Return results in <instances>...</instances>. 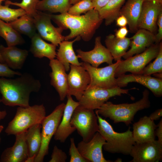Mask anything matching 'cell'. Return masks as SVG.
I'll use <instances>...</instances> for the list:
<instances>
[{"mask_svg":"<svg viewBox=\"0 0 162 162\" xmlns=\"http://www.w3.org/2000/svg\"><path fill=\"white\" fill-rule=\"evenodd\" d=\"M26 131L15 135L16 140L14 145L6 148L3 152L1 156L0 162H25L28 157Z\"/></svg>","mask_w":162,"mask_h":162,"instance_id":"20","label":"cell"},{"mask_svg":"<svg viewBox=\"0 0 162 162\" xmlns=\"http://www.w3.org/2000/svg\"><path fill=\"white\" fill-rule=\"evenodd\" d=\"M105 143L104 138L97 132L89 141L82 140L78 143L77 147L82 155L89 162H112L104 157L102 148Z\"/></svg>","mask_w":162,"mask_h":162,"instance_id":"15","label":"cell"},{"mask_svg":"<svg viewBox=\"0 0 162 162\" xmlns=\"http://www.w3.org/2000/svg\"><path fill=\"white\" fill-rule=\"evenodd\" d=\"M46 116V110L43 104L18 106L14 118L8 123L5 132L8 135H15L35 124H41Z\"/></svg>","mask_w":162,"mask_h":162,"instance_id":"5","label":"cell"},{"mask_svg":"<svg viewBox=\"0 0 162 162\" xmlns=\"http://www.w3.org/2000/svg\"><path fill=\"white\" fill-rule=\"evenodd\" d=\"M130 39V48L122 57L124 59L143 52L155 42V34L143 29H138Z\"/></svg>","mask_w":162,"mask_h":162,"instance_id":"21","label":"cell"},{"mask_svg":"<svg viewBox=\"0 0 162 162\" xmlns=\"http://www.w3.org/2000/svg\"><path fill=\"white\" fill-rule=\"evenodd\" d=\"M6 0H0V4H1L2 2L5 1Z\"/></svg>","mask_w":162,"mask_h":162,"instance_id":"53","label":"cell"},{"mask_svg":"<svg viewBox=\"0 0 162 162\" xmlns=\"http://www.w3.org/2000/svg\"><path fill=\"white\" fill-rule=\"evenodd\" d=\"M118 86H126L130 82L139 83L149 89L156 97L162 96V79L141 74H124L117 78Z\"/></svg>","mask_w":162,"mask_h":162,"instance_id":"17","label":"cell"},{"mask_svg":"<svg viewBox=\"0 0 162 162\" xmlns=\"http://www.w3.org/2000/svg\"><path fill=\"white\" fill-rule=\"evenodd\" d=\"M70 70L68 74V94L74 96L79 101L90 83V76L82 65L70 64Z\"/></svg>","mask_w":162,"mask_h":162,"instance_id":"13","label":"cell"},{"mask_svg":"<svg viewBox=\"0 0 162 162\" xmlns=\"http://www.w3.org/2000/svg\"><path fill=\"white\" fill-rule=\"evenodd\" d=\"M70 0H40L36 6L37 10L51 13H68L71 6Z\"/></svg>","mask_w":162,"mask_h":162,"instance_id":"30","label":"cell"},{"mask_svg":"<svg viewBox=\"0 0 162 162\" xmlns=\"http://www.w3.org/2000/svg\"><path fill=\"white\" fill-rule=\"evenodd\" d=\"M149 95V91L145 89L142 92V98L134 103L115 104L107 101L96 110L95 113L109 118L115 123L123 122L128 126L133 121L137 112L150 107Z\"/></svg>","mask_w":162,"mask_h":162,"instance_id":"3","label":"cell"},{"mask_svg":"<svg viewBox=\"0 0 162 162\" xmlns=\"http://www.w3.org/2000/svg\"><path fill=\"white\" fill-rule=\"evenodd\" d=\"M0 53L4 63L10 68L16 70L22 68L28 54L26 50L2 45H0Z\"/></svg>","mask_w":162,"mask_h":162,"instance_id":"23","label":"cell"},{"mask_svg":"<svg viewBox=\"0 0 162 162\" xmlns=\"http://www.w3.org/2000/svg\"><path fill=\"white\" fill-rule=\"evenodd\" d=\"M39 1L40 0H22L20 2H17L6 0L5 1V4L19 7L23 9L26 14L33 17L37 13L36 6Z\"/></svg>","mask_w":162,"mask_h":162,"instance_id":"35","label":"cell"},{"mask_svg":"<svg viewBox=\"0 0 162 162\" xmlns=\"http://www.w3.org/2000/svg\"><path fill=\"white\" fill-rule=\"evenodd\" d=\"M65 104L57 106L49 115L46 116L41 123L42 141L41 146L34 162H43L48 153L49 145L61 121Z\"/></svg>","mask_w":162,"mask_h":162,"instance_id":"7","label":"cell"},{"mask_svg":"<svg viewBox=\"0 0 162 162\" xmlns=\"http://www.w3.org/2000/svg\"><path fill=\"white\" fill-rule=\"evenodd\" d=\"M36 156L28 157L25 162H34Z\"/></svg>","mask_w":162,"mask_h":162,"instance_id":"47","label":"cell"},{"mask_svg":"<svg viewBox=\"0 0 162 162\" xmlns=\"http://www.w3.org/2000/svg\"><path fill=\"white\" fill-rule=\"evenodd\" d=\"M130 38L119 39L112 34L107 35L105 40L106 48L116 62L121 60L130 46Z\"/></svg>","mask_w":162,"mask_h":162,"instance_id":"27","label":"cell"},{"mask_svg":"<svg viewBox=\"0 0 162 162\" xmlns=\"http://www.w3.org/2000/svg\"><path fill=\"white\" fill-rule=\"evenodd\" d=\"M162 12V3L144 1L138 22V29L147 30L155 34L157 31V22Z\"/></svg>","mask_w":162,"mask_h":162,"instance_id":"16","label":"cell"},{"mask_svg":"<svg viewBox=\"0 0 162 162\" xmlns=\"http://www.w3.org/2000/svg\"><path fill=\"white\" fill-rule=\"evenodd\" d=\"M128 30L126 26L122 27L116 31L115 36L118 38L123 39L126 37Z\"/></svg>","mask_w":162,"mask_h":162,"instance_id":"42","label":"cell"},{"mask_svg":"<svg viewBox=\"0 0 162 162\" xmlns=\"http://www.w3.org/2000/svg\"><path fill=\"white\" fill-rule=\"evenodd\" d=\"M0 102H2L1 99L0 98ZM7 112L5 111L0 110V121L3 119L6 116Z\"/></svg>","mask_w":162,"mask_h":162,"instance_id":"46","label":"cell"},{"mask_svg":"<svg viewBox=\"0 0 162 162\" xmlns=\"http://www.w3.org/2000/svg\"><path fill=\"white\" fill-rule=\"evenodd\" d=\"M157 127L154 121L145 116L133 124L132 134L136 143L151 142L155 140V130Z\"/></svg>","mask_w":162,"mask_h":162,"instance_id":"22","label":"cell"},{"mask_svg":"<svg viewBox=\"0 0 162 162\" xmlns=\"http://www.w3.org/2000/svg\"><path fill=\"white\" fill-rule=\"evenodd\" d=\"M95 113L98 118V132L106 140V143L103 147L104 150L112 154L130 155L132 146L136 143L130 128L124 132H116L107 121L98 114Z\"/></svg>","mask_w":162,"mask_h":162,"instance_id":"4","label":"cell"},{"mask_svg":"<svg viewBox=\"0 0 162 162\" xmlns=\"http://www.w3.org/2000/svg\"><path fill=\"white\" fill-rule=\"evenodd\" d=\"M130 155V162H158L162 159V144L155 140L151 142L135 143Z\"/></svg>","mask_w":162,"mask_h":162,"instance_id":"12","label":"cell"},{"mask_svg":"<svg viewBox=\"0 0 162 162\" xmlns=\"http://www.w3.org/2000/svg\"><path fill=\"white\" fill-rule=\"evenodd\" d=\"M0 141H1V139H0Z\"/></svg>","mask_w":162,"mask_h":162,"instance_id":"54","label":"cell"},{"mask_svg":"<svg viewBox=\"0 0 162 162\" xmlns=\"http://www.w3.org/2000/svg\"><path fill=\"white\" fill-rule=\"evenodd\" d=\"M67 158L66 153L59 148L57 146L53 147L51 155V158L49 162H65Z\"/></svg>","mask_w":162,"mask_h":162,"instance_id":"38","label":"cell"},{"mask_svg":"<svg viewBox=\"0 0 162 162\" xmlns=\"http://www.w3.org/2000/svg\"><path fill=\"white\" fill-rule=\"evenodd\" d=\"M116 25L120 27L126 26L128 21L126 17L123 15H120L116 20Z\"/></svg>","mask_w":162,"mask_h":162,"instance_id":"44","label":"cell"},{"mask_svg":"<svg viewBox=\"0 0 162 162\" xmlns=\"http://www.w3.org/2000/svg\"><path fill=\"white\" fill-rule=\"evenodd\" d=\"M49 65L51 69L50 84L58 92L60 100L63 101L68 94V74L63 65L57 59L50 60Z\"/></svg>","mask_w":162,"mask_h":162,"instance_id":"19","label":"cell"},{"mask_svg":"<svg viewBox=\"0 0 162 162\" xmlns=\"http://www.w3.org/2000/svg\"><path fill=\"white\" fill-rule=\"evenodd\" d=\"M126 0H110L107 4L98 12L100 18L104 20L106 26L111 25L120 15L122 5Z\"/></svg>","mask_w":162,"mask_h":162,"instance_id":"29","label":"cell"},{"mask_svg":"<svg viewBox=\"0 0 162 162\" xmlns=\"http://www.w3.org/2000/svg\"><path fill=\"white\" fill-rule=\"evenodd\" d=\"M51 20L63 30L69 29V34L64 36V40H69L80 37L84 41L90 40L103 20L98 12L92 9L84 14L73 15L68 13L59 14H51Z\"/></svg>","mask_w":162,"mask_h":162,"instance_id":"2","label":"cell"},{"mask_svg":"<svg viewBox=\"0 0 162 162\" xmlns=\"http://www.w3.org/2000/svg\"><path fill=\"white\" fill-rule=\"evenodd\" d=\"M145 1L151 2H155L162 3V0H145Z\"/></svg>","mask_w":162,"mask_h":162,"instance_id":"49","label":"cell"},{"mask_svg":"<svg viewBox=\"0 0 162 162\" xmlns=\"http://www.w3.org/2000/svg\"><path fill=\"white\" fill-rule=\"evenodd\" d=\"M21 74L20 72L13 70L5 64L0 63V77L11 78Z\"/></svg>","mask_w":162,"mask_h":162,"instance_id":"39","label":"cell"},{"mask_svg":"<svg viewBox=\"0 0 162 162\" xmlns=\"http://www.w3.org/2000/svg\"><path fill=\"white\" fill-rule=\"evenodd\" d=\"M158 53L154 61L146 66L141 74L151 75L156 73H162V43L160 42Z\"/></svg>","mask_w":162,"mask_h":162,"instance_id":"34","label":"cell"},{"mask_svg":"<svg viewBox=\"0 0 162 162\" xmlns=\"http://www.w3.org/2000/svg\"><path fill=\"white\" fill-rule=\"evenodd\" d=\"M94 43V48L91 50L84 51L80 49L77 50L78 58L96 68L104 63L112 64L113 58L106 47L102 44L101 37L95 38Z\"/></svg>","mask_w":162,"mask_h":162,"instance_id":"14","label":"cell"},{"mask_svg":"<svg viewBox=\"0 0 162 162\" xmlns=\"http://www.w3.org/2000/svg\"><path fill=\"white\" fill-rule=\"evenodd\" d=\"M81 0H70V3L71 5H73Z\"/></svg>","mask_w":162,"mask_h":162,"instance_id":"50","label":"cell"},{"mask_svg":"<svg viewBox=\"0 0 162 162\" xmlns=\"http://www.w3.org/2000/svg\"><path fill=\"white\" fill-rule=\"evenodd\" d=\"M110 0H92L93 8L98 11L105 6Z\"/></svg>","mask_w":162,"mask_h":162,"instance_id":"41","label":"cell"},{"mask_svg":"<svg viewBox=\"0 0 162 162\" xmlns=\"http://www.w3.org/2000/svg\"><path fill=\"white\" fill-rule=\"evenodd\" d=\"M121 60L103 68L94 67L86 62H81V65L88 73L90 81L86 89L98 87L111 88L118 86L115 74Z\"/></svg>","mask_w":162,"mask_h":162,"instance_id":"9","label":"cell"},{"mask_svg":"<svg viewBox=\"0 0 162 162\" xmlns=\"http://www.w3.org/2000/svg\"><path fill=\"white\" fill-rule=\"evenodd\" d=\"M162 116V108L159 109L152 113L149 116L153 121L159 120Z\"/></svg>","mask_w":162,"mask_h":162,"instance_id":"45","label":"cell"},{"mask_svg":"<svg viewBox=\"0 0 162 162\" xmlns=\"http://www.w3.org/2000/svg\"><path fill=\"white\" fill-rule=\"evenodd\" d=\"M81 39L80 37H77L72 41L64 40L59 44V46L56 52V57L63 65L66 71L70 70V64L81 65V62H79L73 48L74 43Z\"/></svg>","mask_w":162,"mask_h":162,"instance_id":"24","label":"cell"},{"mask_svg":"<svg viewBox=\"0 0 162 162\" xmlns=\"http://www.w3.org/2000/svg\"><path fill=\"white\" fill-rule=\"evenodd\" d=\"M51 14L37 10L33 16L34 23L36 30L41 38L58 46L64 40V36L62 34L64 30L59 27H55L52 24Z\"/></svg>","mask_w":162,"mask_h":162,"instance_id":"11","label":"cell"},{"mask_svg":"<svg viewBox=\"0 0 162 162\" xmlns=\"http://www.w3.org/2000/svg\"><path fill=\"white\" fill-rule=\"evenodd\" d=\"M0 63H4L0 53Z\"/></svg>","mask_w":162,"mask_h":162,"instance_id":"51","label":"cell"},{"mask_svg":"<svg viewBox=\"0 0 162 162\" xmlns=\"http://www.w3.org/2000/svg\"><path fill=\"white\" fill-rule=\"evenodd\" d=\"M3 126L2 125H0V134L3 130Z\"/></svg>","mask_w":162,"mask_h":162,"instance_id":"52","label":"cell"},{"mask_svg":"<svg viewBox=\"0 0 162 162\" xmlns=\"http://www.w3.org/2000/svg\"><path fill=\"white\" fill-rule=\"evenodd\" d=\"M144 1L127 0L121 9L120 15H124L127 19L128 25L131 33H135L138 29V22Z\"/></svg>","mask_w":162,"mask_h":162,"instance_id":"25","label":"cell"},{"mask_svg":"<svg viewBox=\"0 0 162 162\" xmlns=\"http://www.w3.org/2000/svg\"><path fill=\"white\" fill-rule=\"evenodd\" d=\"M72 96L68 94L62 117L58 129L55 134L54 139L61 142H64L68 136L76 130L70 124L72 116L75 109L79 105V101L73 99Z\"/></svg>","mask_w":162,"mask_h":162,"instance_id":"18","label":"cell"},{"mask_svg":"<svg viewBox=\"0 0 162 162\" xmlns=\"http://www.w3.org/2000/svg\"><path fill=\"white\" fill-rule=\"evenodd\" d=\"M0 36L5 41L7 46L21 45L25 41L20 33L8 23L0 19Z\"/></svg>","mask_w":162,"mask_h":162,"instance_id":"32","label":"cell"},{"mask_svg":"<svg viewBox=\"0 0 162 162\" xmlns=\"http://www.w3.org/2000/svg\"><path fill=\"white\" fill-rule=\"evenodd\" d=\"M129 89L117 86L111 88L95 87L86 89L79 101V105L94 110L99 108L110 98L128 94Z\"/></svg>","mask_w":162,"mask_h":162,"instance_id":"10","label":"cell"},{"mask_svg":"<svg viewBox=\"0 0 162 162\" xmlns=\"http://www.w3.org/2000/svg\"><path fill=\"white\" fill-rule=\"evenodd\" d=\"M70 144L69 153L70 156V162H89L80 154L75 146L74 138L70 139Z\"/></svg>","mask_w":162,"mask_h":162,"instance_id":"37","label":"cell"},{"mask_svg":"<svg viewBox=\"0 0 162 162\" xmlns=\"http://www.w3.org/2000/svg\"><path fill=\"white\" fill-rule=\"evenodd\" d=\"M155 136L158 138V141L162 144V119H161L159 123L157 125L155 131Z\"/></svg>","mask_w":162,"mask_h":162,"instance_id":"43","label":"cell"},{"mask_svg":"<svg viewBox=\"0 0 162 162\" xmlns=\"http://www.w3.org/2000/svg\"><path fill=\"white\" fill-rule=\"evenodd\" d=\"M153 74L156 77V78L162 79V73H156Z\"/></svg>","mask_w":162,"mask_h":162,"instance_id":"48","label":"cell"},{"mask_svg":"<svg viewBox=\"0 0 162 162\" xmlns=\"http://www.w3.org/2000/svg\"><path fill=\"white\" fill-rule=\"evenodd\" d=\"M41 87L40 81L28 73L13 79L0 77L2 102L10 106H28L31 93L38 92Z\"/></svg>","mask_w":162,"mask_h":162,"instance_id":"1","label":"cell"},{"mask_svg":"<svg viewBox=\"0 0 162 162\" xmlns=\"http://www.w3.org/2000/svg\"><path fill=\"white\" fill-rule=\"evenodd\" d=\"M70 124L86 142L89 141L99 130L98 118L94 110L80 105L73 112Z\"/></svg>","mask_w":162,"mask_h":162,"instance_id":"6","label":"cell"},{"mask_svg":"<svg viewBox=\"0 0 162 162\" xmlns=\"http://www.w3.org/2000/svg\"><path fill=\"white\" fill-rule=\"evenodd\" d=\"M41 128V124H37L26 130V138L28 150V157L36 156L39 152L42 141Z\"/></svg>","mask_w":162,"mask_h":162,"instance_id":"28","label":"cell"},{"mask_svg":"<svg viewBox=\"0 0 162 162\" xmlns=\"http://www.w3.org/2000/svg\"><path fill=\"white\" fill-rule=\"evenodd\" d=\"M31 39L30 51L34 57L39 58L45 57L50 60L56 57L55 45L46 42L37 33Z\"/></svg>","mask_w":162,"mask_h":162,"instance_id":"26","label":"cell"},{"mask_svg":"<svg viewBox=\"0 0 162 162\" xmlns=\"http://www.w3.org/2000/svg\"><path fill=\"white\" fill-rule=\"evenodd\" d=\"M9 5L0 4V19L10 22L13 21L21 16L26 14L22 9H12L9 7Z\"/></svg>","mask_w":162,"mask_h":162,"instance_id":"33","label":"cell"},{"mask_svg":"<svg viewBox=\"0 0 162 162\" xmlns=\"http://www.w3.org/2000/svg\"><path fill=\"white\" fill-rule=\"evenodd\" d=\"M8 23L20 33L25 34L30 38L36 33L33 17L27 14Z\"/></svg>","mask_w":162,"mask_h":162,"instance_id":"31","label":"cell"},{"mask_svg":"<svg viewBox=\"0 0 162 162\" xmlns=\"http://www.w3.org/2000/svg\"><path fill=\"white\" fill-rule=\"evenodd\" d=\"M160 43L154 44L141 53L124 60H121L115 71L116 77L127 72L141 74L146 65L157 56L159 50Z\"/></svg>","mask_w":162,"mask_h":162,"instance_id":"8","label":"cell"},{"mask_svg":"<svg viewBox=\"0 0 162 162\" xmlns=\"http://www.w3.org/2000/svg\"><path fill=\"white\" fill-rule=\"evenodd\" d=\"M93 9L92 0H81L71 6L68 13L72 15L79 16L85 14Z\"/></svg>","mask_w":162,"mask_h":162,"instance_id":"36","label":"cell"},{"mask_svg":"<svg viewBox=\"0 0 162 162\" xmlns=\"http://www.w3.org/2000/svg\"><path fill=\"white\" fill-rule=\"evenodd\" d=\"M157 33L155 34V44H159L162 39V12L159 14L158 19Z\"/></svg>","mask_w":162,"mask_h":162,"instance_id":"40","label":"cell"}]
</instances>
